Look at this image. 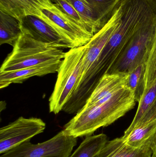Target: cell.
<instances>
[{
    "label": "cell",
    "instance_id": "6da1fadb",
    "mask_svg": "<svg viewBox=\"0 0 156 157\" xmlns=\"http://www.w3.org/2000/svg\"><path fill=\"white\" fill-rule=\"evenodd\" d=\"M136 102L133 92L126 86L103 103L82 107L65 124L64 130L76 138L92 135L99 128L111 125L132 109Z\"/></svg>",
    "mask_w": 156,
    "mask_h": 157
},
{
    "label": "cell",
    "instance_id": "7a4b0ae2",
    "mask_svg": "<svg viewBox=\"0 0 156 157\" xmlns=\"http://www.w3.org/2000/svg\"><path fill=\"white\" fill-rule=\"evenodd\" d=\"M66 52L51 44L40 42L22 33L0 69L16 71L49 61L62 60Z\"/></svg>",
    "mask_w": 156,
    "mask_h": 157
},
{
    "label": "cell",
    "instance_id": "3957f363",
    "mask_svg": "<svg viewBox=\"0 0 156 157\" xmlns=\"http://www.w3.org/2000/svg\"><path fill=\"white\" fill-rule=\"evenodd\" d=\"M86 46L71 48L66 52L58 71L54 90L49 98V112L63 111L82 77V64Z\"/></svg>",
    "mask_w": 156,
    "mask_h": 157
},
{
    "label": "cell",
    "instance_id": "277c9868",
    "mask_svg": "<svg viewBox=\"0 0 156 157\" xmlns=\"http://www.w3.org/2000/svg\"><path fill=\"white\" fill-rule=\"evenodd\" d=\"M156 24V20L142 27L133 35L108 73L128 72L138 65L146 63Z\"/></svg>",
    "mask_w": 156,
    "mask_h": 157
},
{
    "label": "cell",
    "instance_id": "5b68a950",
    "mask_svg": "<svg viewBox=\"0 0 156 157\" xmlns=\"http://www.w3.org/2000/svg\"><path fill=\"white\" fill-rule=\"evenodd\" d=\"M78 138L70 136L64 130L47 141L34 144L30 141L24 142L0 157H69Z\"/></svg>",
    "mask_w": 156,
    "mask_h": 157
},
{
    "label": "cell",
    "instance_id": "8992f818",
    "mask_svg": "<svg viewBox=\"0 0 156 157\" xmlns=\"http://www.w3.org/2000/svg\"><path fill=\"white\" fill-rule=\"evenodd\" d=\"M40 19L53 27L72 48L85 46L94 36L64 13L55 4L41 10Z\"/></svg>",
    "mask_w": 156,
    "mask_h": 157
},
{
    "label": "cell",
    "instance_id": "52a82bcc",
    "mask_svg": "<svg viewBox=\"0 0 156 157\" xmlns=\"http://www.w3.org/2000/svg\"><path fill=\"white\" fill-rule=\"evenodd\" d=\"M46 124L39 118L20 117L0 129V154L16 146L30 141L31 138L43 133Z\"/></svg>",
    "mask_w": 156,
    "mask_h": 157
},
{
    "label": "cell",
    "instance_id": "ba28073f",
    "mask_svg": "<svg viewBox=\"0 0 156 157\" xmlns=\"http://www.w3.org/2000/svg\"><path fill=\"white\" fill-rule=\"evenodd\" d=\"M22 33L40 42L51 44L59 48H72L53 27L39 17L27 16L19 20Z\"/></svg>",
    "mask_w": 156,
    "mask_h": 157
},
{
    "label": "cell",
    "instance_id": "9c48e42d",
    "mask_svg": "<svg viewBox=\"0 0 156 157\" xmlns=\"http://www.w3.org/2000/svg\"><path fill=\"white\" fill-rule=\"evenodd\" d=\"M127 78V72H114L104 75L83 107L100 104L106 101L117 91L126 86Z\"/></svg>",
    "mask_w": 156,
    "mask_h": 157
},
{
    "label": "cell",
    "instance_id": "30bf717a",
    "mask_svg": "<svg viewBox=\"0 0 156 157\" xmlns=\"http://www.w3.org/2000/svg\"><path fill=\"white\" fill-rule=\"evenodd\" d=\"M62 61L47 62L20 70L0 72V88H4L12 84L22 83L34 76H44L58 72Z\"/></svg>",
    "mask_w": 156,
    "mask_h": 157
},
{
    "label": "cell",
    "instance_id": "8fae6325",
    "mask_svg": "<svg viewBox=\"0 0 156 157\" xmlns=\"http://www.w3.org/2000/svg\"><path fill=\"white\" fill-rule=\"evenodd\" d=\"M53 4L52 0H0V11L19 21L29 15L40 18L41 10Z\"/></svg>",
    "mask_w": 156,
    "mask_h": 157
},
{
    "label": "cell",
    "instance_id": "7c38bea8",
    "mask_svg": "<svg viewBox=\"0 0 156 157\" xmlns=\"http://www.w3.org/2000/svg\"><path fill=\"white\" fill-rule=\"evenodd\" d=\"M138 103L135 116L124 136L128 134L135 127L156 119V80L145 90Z\"/></svg>",
    "mask_w": 156,
    "mask_h": 157
},
{
    "label": "cell",
    "instance_id": "4fadbf2b",
    "mask_svg": "<svg viewBox=\"0 0 156 157\" xmlns=\"http://www.w3.org/2000/svg\"><path fill=\"white\" fill-rule=\"evenodd\" d=\"M122 138L133 147L151 149L156 138V119L135 127Z\"/></svg>",
    "mask_w": 156,
    "mask_h": 157
},
{
    "label": "cell",
    "instance_id": "5bb4252c",
    "mask_svg": "<svg viewBox=\"0 0 156 157\" xmlns=\"http://www.w3.org/2000/svg\"><path fill=\"white\" fill-rule=\"evenodd\" d=\"M99 157H153V154L151 149L129 145L122 137L108 141Z\"/></svg>",
    "mask_w": 156,
    "mask_h": 157
},
{
    "label": "cell",
    "instance_id": "9a60e30c",
    "mask_svg": "<svg viewBox=\"0 0 156 157\" xmlns=\"http://www.w3.org/2000/svg\"><path fill=\"white\" fill-rule=\"evenodd\" d=\"M22 34L19 20L0 11V45L13 47Z\"/></svg>",
    "mask_w": 156,
    "mask_h": 157
},
{
    "label": "cell",
    "instance_id": "2e32d148",
    "mask_svg": "<svg viewBox=\"0 0 156 157\" xmlns=\"http://www.w3.org/2000/svg\"><path fill=\"white\" fill-rule=\"evenodd\" d=\"M108 141L107 136L103 133L87 136L69 157H99Z\"/></svg>",
    "mask_w": 156,
    "mask_h": 157
},
{
    "label": "cell",
    "instance_id": "e0dca14e",
    "mask_svg": "<svg viewBox=\"0 0 156 157\" xmlns=\"http://www.w3.org/2000/svg\"><path fill=\"white\" fill-rule=\"evenodd\" d=\"M122 0H87L101 29L111 17Z\"/></svg>",
    "mask_w": 156,
    "mask_h": 157
},
{
    "label": "cell",
    "instance_id": "ac0fdd59",
    "mask_svg": "<svg viewBox=\"0 0 156 157\" xmlns=\"http://www.w3.org/2000/svg\"><path fill=\"white\" fill-rule=\"evenodd\" d=\"M146 63L138 65L127 72L126 86L133 92L136 101L139 102L145 90Z\"/></svg>",
    "mask_w": 156,
    "mask_h": 157
},
{
    "label": "cell",
    "instance_id": "d6986e66",
    "mask_svg": "<svg viewBox=\"0 0 156 157\" xmlns=\"http://www.w3.org/2000/svg\"><path fill=\"white\" fill-rule=\"evenodd\" d=\"M75 8L82 17L88 29L93 34L100 30L92 10L87 0H67Z\"/></svg>",
    "mask_w": 156,
    "mask_h": 157
},
{
    "label": "cell",
    "instance_id": "ffe728a7",
    "mask_svg": "<svg viewBox=\"0 0 156 157\" xmlns=\"http://www.w3.org/2000/svg\"><path fill=\"white\" fill-rule=\"evenodd\" d=\"M156 80V24L151 50L146 63L145 90Z\"/></svg>",
    "mask_w": 156,
    "mask_h": 157
},
{
    "label": "cell",
    "instance_id": "44dd1931",
    "mask_svg": "<svg viewBox=\"0 0 156 157\" xmlns=\"http://www.w3.org/2000/svg\"><path fill=\"white\" fill-rule=\"evenodd\" d=\"M52 2H53V3L55 4L64 13L72 18L74 21H76L81 26L83 27L89 31L88 29V27L86 25L80 15L68 1L67 0H52Z\"/></svg>",
    "mask_w": 156,
    "mask_h": 157
},
{
    "label": "cell",
    "instance_id": "7402d4cb",
    "mask_svg": "<svg viewBox=\"0 0 156 157\" xmlns=\"http://www.w3.org/2000/svg\"><path fill=\"white\" fill-rule=\"evenodd\" d=\"M151 150H152V154H153V157H156V138L154 143V145L151 148Z\"/></svg>",
    "mask_w": 156,
    "mask_h": 157
},
{
    "label": "cell",
    "instance_id": "603a6c76",
    "mask_svg": "<svg viewBox=\"0 0 156 157\" xmlns=\"http://www.w3.org/2000/svg\"></svg>",
    "mask_w": 156,
    "mask_h": 157
},
{
    "label": "cell",
    "instance_id": "cb8c5ba5",
    "mask_svg": "<svg viewBox=\"0 0 156 157\" xmlns=\"http://www.w3.org/2000/svg\"></svg>",
    "mask_w": 156,
    "mask_h": 157
}]
</instances>
